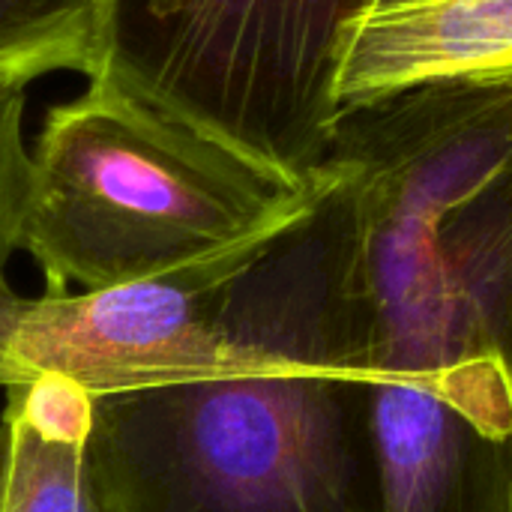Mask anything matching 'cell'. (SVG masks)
I'll list each match as a JSON object with an SVG mask.
<instances>
[{
    "mask_svg": "<svg viewBox=\"0 0 512 512\" xmlns=\"http://www.w3.org/2000/svg\"><path fill=\"white\" fill-rule=\"evenodd\" d=\"M240 360L213 378L93 399L105 512H384L372 300L354 174L327 162L309 207L234 279Z\"/></svg>",
    "mask_w": 512,
    "mask_h": 512,
    "instance_id": "obj_2",
    "label": "cell"
},
{
    "mask_svg": "<svg viewBox=\"0 0 512 512\" xmlns=\"http://www.w3.org/2000/svg\"><path fill=\"white\" fill-rule=\"evenodd\" d=\"M24 108L27 93L18 87L0 90V366L3 348L24 306V297L6 282V264L15 249H21V216L27 195V165L30 150L24 147Z\"/></svg>",
    "mask_w": 512,
    "mask_h": 512,
    "instance_id": "obj_9",
    "label": "cell"
},
{
    "mask_svg": "<svg viewBox=\"0 0 512 512\" xmlns=\"http://www.w3.org/2000/svg\"><path fill=\"white\" fill-rule=\"evenodd\" d=\"M318 183L87 81L45 114L30 150L21 249L51 294L114 288L270 240Z\"/></svg>",
    "mask_w": 512,
    "mask_h": 512,
    "instance_id": "obj_3",
    "label": "cell"
},
{
    "mask_svg": "<svg viewBox=\"0 0 512 512\" xmlns=\"http://www.w3.org/2000/svg\"><path fill=\"white\" fill-rule=\"evenodd\" d=\"M507 512H512V468H510V489H507Z\"/></svg>",
    "mask_w": 512,
    "mask_h": 512,
    "instance_id": "obj_11",
    "label": "cell"
},
{
    "mask_svg": "<svg viewBox=\"0 0 512 512\" xmlns=\"http://www.w3.org/2000/svg\"><path fill=\"white\" fill-rule=\"evenodd\" d=\"M258 249L114 288L24 297L3 348L0 387L54 375L102 399L228 372L243 351L234 279Z\"/></svg>",
    "mask_w": 512,
    "mask_h": 512,
    "instance_id": "obj_5",
    "label": "cell"
},
{
    "mask_svg": "<svg viewBox=\"0 0 512 512\" xmlns=\"http://www.w3.org/2000/svg\"><path fill=\"white\" fill-rule=\"evenodd\" d=\"M366 3L99 0L87 81L309 183L330 156L339 60Z\"/></svg>",
    "mask_w": 512,
    "mask_h": 512,
    "instance_id": "obj_4",
    "label": "cell"
},
{
    "mask_svg": "<svg viewBox=\"0 0 512 512\" xmlns=\"http://www.w3.org/2000/svg\"><path fill=\"white\" fill-rule=\"evenodd\" d=\"M3 456H6V438H3V429H0V483H3Z\"/></svg>",
    "mask_w": 512,
    "mask_h": 512,
    "instance_id": "obj_10",
    "label": "cell"
},
{
    "mask_svg": "<svg viewBox=\"0 0 512 512\" xmlns=\"http://www.w3.org/2000/svg\"><path fill=\"white\" fill-rule=\"evenodd\" d=\"M93 399L66 378L6 390L0 512H105L90 468Z\"/></svg>",
    "mask_w": 512,
    "mask_h": 512,
    "instance_id": "obj_7",
    "label": "cell"
},
{
    "mask_svg": "<svg viewBox=\"0 0 512 512\" xmlns=\"http://www.w3.org/2000/svg\"><path fill=\"white\" fill-rule=\"evenodd\" d=\"M438 84L512 87V0L366 3L339 60V114Z\"/></svg>",
    "mask_w": 512,
    "mask_h": 512,
    "instance_id": "obj_6",
    "label": "cell"
},
{
    "mask_svg": "<svg viewBox=\"0 0 512 512\" xmlns=\"http://www.w3.org/2000/svg\"><path fill=\"white\" fill-rule=\"evenodd\" d=\"M99 0H0V90L51 72L90 75Z\"/></svg>",
    "mask_w": 512,
    "mask_h": 512,
    "instance_id": "obj_8",
    "label": "cell"
},
{
    "mask_svg": "<svg viewBox=\"0 0 512 512\" xmlns=\"http://www.w3.org/2000/svg\"><path fill=\"white\" fill-rule=\"evenodd\" d=\"M372 300L384 512H507L512 87H417L339 114Z\"/></svg>",
    "mask_w": 512,
    "mask_h": 512,
    "instance_id": "obj_1",
    "label": "cell"
}]
</instances>
